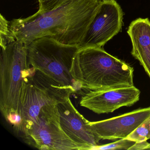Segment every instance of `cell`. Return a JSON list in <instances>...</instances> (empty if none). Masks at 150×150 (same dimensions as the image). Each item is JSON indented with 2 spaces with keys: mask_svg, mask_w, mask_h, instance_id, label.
<instances>
[{
  "mask_svg": "<svg viewBox=\"0 0 150 150\" xmlns=\"http://www.w3.org/2000/svg\"><path fill=\"white\" fill-rule=\"evenodd\" d=\"M122 10L115 0L101 2L91 22L80 49L102 48L122 30Z\"/></svg>",
  "mask_w": 150,
  "mask_h": 150,
  "instance_id": "52a82bcc",
  "label": "cell"
},
{
  "mask_svg": "<svg viewBox=\"0 0 150 150\" xmlns=\"http://www.w3.org/2000/svg\"><path fill=\"white\" fill-rule=\"evenodd\" d=\"M60 126L65 133L79 144L88 150L99 145L100 138L91 129L87 120L74 107L70 98L57 105Z\"/></svg>",
  "mask_w": 150,
  "mask_h": 150,
  "instance_id": "30bf717a",
  "label": "cell"
},
{
  "mask_svg": "<svg viewBox=\"0 0 150 150\" xmlns=\"http://www.w3.org/2000/svg\"><path fill=\"white\" fill-rule=\"evenodd\" d=\"M9 28V22L7 21L2 14L0 17V44L4 47L8 44L15 41Z\"/></svg>",
  "mask_w": 150,
  "mask_h": 150,
  "instance_id": "4fadbf2b",
  "label": "cell"
},
{
  "mask_svg": "<svg viewBox=\"0 0 150 150\" xmlns=\"http://www.w3.org/2000/svg\"><path fill=\"white\" fill-rule=\"evenodd\" d=\"M39 8L37 13H43L58 8L71 0H38Z\"/></svg>",
  "mask_w": 150,
  "mask_h": 150,
  "instance_id": "9a60e30c",
  "label": "cell"
},
{
  "mask_svg": "<svg viewBox=\"0 0 150 150\" xmlns=\"http://www.w3.org/2000/svg\"><path fill=\"white\" fill-rule=\"evenodd\" d=\"M126 138L135 142L147 141L150 139V116L143 122Z\"/></svg>",
  "mask_w": 150,
  "mask_h": 150,
  "instance_id": "7c38bea8",
  "label": "cell"
},
{
  "mask_svg": "<svg viewBox=\"0 0 150 150\" xmlns=\"http://www.w3.org/2000/svg\"><path fill=\"white\" fill-rule=\"evenodd\" d=\"M21 135L26 144L39 150H88L73 141L62 129L57 105L43 107Z\"/></svg>",
  "mask_w": 150,
  "mask_h": 150,
  "instance_id": "8992f818",
  "label": "cell"
},
{
  "mask_svg": "<svg viewBox=\"0 0 150 150\" xmlns=\"http://www.w3.org/2000/svg\"><path fill=\"white\" fill-rule=\"evenodd\" d=\"M127 33L132 44L131 54L150 78V21L139 18L132 22Z\"/></svg>",
  "mask_w": 150,
  "mask_h": 150,
  "instance_id": "8fae6325",
  "label": "cell"
},
{
  "mask_svg": "<svg viewBox=\"0 0 150 150\" xmlns=\"http://www.w3.org/2000/svg\"><path fill=\"white\" fill-rule=\"evenodd\" d=\"M100 2H103V1H111V0H99Z\"/></svg>",
  "mask_w": 150,
  "mask_h": 150,
  "instance_id": "e0dca14e",
  "label": "cell"
},
{
  "mask_svg": "<svg viewBox=\"0 0 150 150\" xmlns=\"http://www.w3.org/2000/svg\"><path fill=\"white\" fill-rule=\"evenodd\" d=\"M134 69L102 48L80 49L72 65L71 74L86 91H105L130 87Z\"/></svg>",
  "mask_w": 150,
  "mask_h": 150,
  "instance_id": "7a4b0ae2",
  "label": "cell"
},
{
  "mask_svg": "<svg viewBox=\"0 0 150 150\" xmlns=\"http://www.w3.org/2000/svg\"><path fill=\"white\" fill-rule=\"evenodd\" d=\"M76 91L30 66L22 83L19 113L22 132L38 115L45 106L64 102Z\"/></svg>",
  "mask_w": 150,
  "mask_h": 150,
  "instance_id": "277c9868",
  "label": "cell"
},
{
  "mask_svg": "<svg viewBox=\"0 0 150 150\" xmlns=\"http://www.w3.org/2000/svg\"><path fill=\"white\" fill-rule=\"evenodd\" d=\"M140 92L133 86L105 91H86L80 105L97 114L112 113L122 107H130L139 100Z\"/></svg>",
  "mask_w": 150,
  "mask_h": 150,
  "instance_id": "ba28073f",
  "label": "cell"
},
{
  "mask_svg": "<svg viewBox=\"0 0 150 150\" xmlns=\"http://www.w3.org/2000/svg\"><path fill=\"white\" fill-rule=\"evenodd\" d=\"M150 116V107L139 108L118 116L97 122H88L91 129L100 140L126 138Z\"/></svg>",
  "mask_w": 150,
  "mask_h": 150,
  "instance_id": "9c48e42d",
  "label": "cell"
},
{
  "mask_svg": "<svg viewBox=\"0 0 150 150\" xmlns=\"http://www.w3.org/2000/svg\"><path fill=\"white\" fill-rule=\"evenodd\" d=\"M150 148V144L147 141L135 142L134 144L129 150H149Z\"/></svg>",
  "mask_w": 150,
  "mask_h": 150,
  "instance_id": "2e32d148",
  "label": "cell"
},
{
  "mask_svg": "<svg viewBox=\"0 0 150 150\" xmlns=\"http://www.w3.org/2000/svg\"><path fill=\"white\" fill-rule=\"evenodd\" d=\"M29 67L24 44L15 41L1 47L0 110L17 134L21 126L19 108L23 81Z\"/></svg>",
  "mask_w": 150,
  "mask_h": 150,
  "instance_id": "3957f363",
  "label": "cell"
},
{
  "mask_svg": "<svg viewBox=\"0 0 150 150\" xmlns=\"http://www.w3.org/2000/svg\"><path fill=\"white\" fill-rule=\"evenodd\" d=\"M100 3L99 0H71L46 13L13 19L9 28L15 40L27 46L38 38L48 37L79 46Z\"/></svg>",
  "mask_w": 150,
  "mask_h": 150,
  "instance_id": "6da1fadb",
  "label": "cell"
},
{
  "mask_svg": "<svg viewBox=\"0 0 150 150\" xmlns=\"http://www.w3.org/2000/svg\"><path fill=\"white\" fill-rule=\"evenodd\" d=\"M79 49V45L64 44L51 38L44 37L27 45L28 61L34 69L77 92L82 88L73 78L71 70Z\"/></svg>",
  "mask_w": 150,
  "mask_h": 150,
  "instance_id": "5b68a950",
  "label": "cell"
},
{
  "mask_svg": "<svg viewBox=\"0 0 150 150\" xmlns=\"http://www.w3.org/2000/svg\"><path fill=\"white\" fill-rule=\"evenodd\" d=\"M135 142L127 138L121 139L116 141L103 145H98L93 150H127L132 146Z\"/></svg>",
  "mask_w": 150,
  "mask_h": 150,
  "instance_id": "5bb4252c",
  "label": "cell"
},
{
  "mask_svg": "<svg viewBox=\"0 0 150 150\" xmlns=\"http://www.w3.org/2000/svg\"><path fill=\"white\" fill-rule=\"evenodd\" d=\"M149 150H150V149H149Z\"/></svg>",
  "mask_w": 150,
  "mask_h": 150,
  "instance_id": "ac0fdd59",
  "label": "cell"
}]
</instances>
